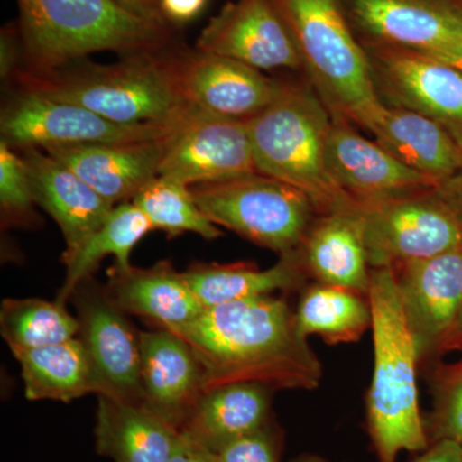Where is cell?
<instances>
[{
    "label": "cell",
    "mask_w": 462,
    "mask_h": 462,
    "mask_svg": "<svg viewBox=\"0 0 462 462\" xmlns=\"http://www.w3.org/2000/svg\"><path fill=\"white\" fill-rule=\"evenodd\" d=\"M193 349L205 392L231 383L273 391H315L324 369L297 327L296 312L278 296L209 307L173 331Z\"/></svg>",
    "instance_id": "1"
},
{
    "label": "cell",
    "mask_w": 462,
    "mask_h": 462,
    "mask_svg": "<svg viewBox=\"0 0 462 462\" xmlns=\"http://www.w3.org/2000/svg\"><path fill=\"white\" fill-rule=\"evenodd\" d=\"M374 369L366 397V424L379 462L430 446L419 403L415 340L404 318L393 267L372 269Z\"/></svg>",
    "instance_id": "2"
},
{
    "label": "cell",
    "mask_w": 462,
    "mask_h": 462,
    "mask_svg": "<svg viewBox=\"0 0 462 462\" xmlns=\"http://www.w3.org/2000/svg\"><path fill=\"white\" fill-rule=\"evenodd\" d=\"M331 114L315 90L285 85L272 106L247 121L257 172L306 194L319 216L358 215L361 206L328 169Z\"/></svg>",
    "instance_id": "3"
},
{
    "label": "cell",
    "mask_w": 462,
    "mask_h": 462,
    "mask_svg": "<svg viewBox=\"0 0 462 462\" xmlns=\"http://www.w3.org/2000/svg\"><path fill=\"white\" fill-rule=\"evenodd\" d=\"M296 42L303 69L329 109L366 127L379 111L369 58L340 0H273Z\"/></svg>",
    "instance_id": "4"
},
{
    "label": "cell",
    "mask_w": 462,
    "mask_h": 462,
    "mask_svg": "<svg viewBox=\"0 0 462 462\" xmlns=\"http://www.w3.org/2000/svg\"><path fill=\"white\" fill-rule=\"evenodd\" d=\"M26 53L51 69L97 51L142 53L162 39V23L118 0H17Z\"/></svg>",
    "instance_id": "5"
},
{
    "label": "cell",
    "mask_w": 462,
    "mask_h": 462,
    "mask_svg": "<svg viewBox=\"0 0 462 462\" xmlns=\"http://www.w3.org/2000/svg\"><path fill=\"white\" fill-rule=\"evenodd\" d=\"M30 89L123 125H178L194 111L182 96L175 65L143 54L117 65L36 79Z\"/></svg>",
    "instance_id": "6"
},
{
    "label": "cell",
    "mask_w": 462,
    "mask_h": 462,
    "mask_svg": "<svg viewBox=\"0 0 462 462\" xmlns=\"http://www.w3.org/2000/svg\"><path fill=\"white\" fill-rule=\"evenodd\" d=\"M189 188L216 226L234 231L281 257L300 248L319 216L303 191L260 172Z\"/></svg>",
    "instance_id": "7"
},
{
    "label": "cell",
    "mask_w": 462,
    "mask_h": 462,
    "mask_svg": "<svg viewBox=\"0 0 462 462\" xmlns=\"http://www.w3.org/2000/svg\"><path fill=\"white\" fill-rule=\"evenodd\" d=\"M372 269L397 267L462 247V221L434 189L361 206Z\"/></svg>",
    "instance_id": "8"
},
{
    "label": "cell",
    "mask_w": 462,
    "mask_h": 462,
    "mask_svg": "<svg viewBox=\"0 0 462 462\" xmlns=\"http://www.w3.org/2000/svg\"><path fill=\"white\" fill-rule=\"evenodd\" d=\"M180 124H117L83 106L29 89L3 111L0 130L11 147L44 149L158 141Z\"/></svg>",
    "instance_id": "9"
},
{
    "label": "cell",
    "mask_w": 462,
    "mask_h": 462,
    "mask_svg": "<svg viewBox=\"0 0 462 462\" xmlns=\"http://www.w3.org/2000/svg\"><path fill=\"white\" fill-rule=\"evenodd\" d=\"M363 45L380 102L428 116L462 145V69L418 51Z\"/></svg>",
    "instance_id": "10"
},
{
    "label": "cell",
    "mask_w": 462,
    "mask_h": 462,
    "mask_svg": "<svg viewBox=\"0 0 462 462\" xmlns=\"http://www.w3.org/2000/svg\"><path fill=\"white\" fill-rule=\"evenodd\" d=\"M69 300L78 311V337L90 360L97 396L143 404L141 331L93 278L79 284Z\"/></svg>",
    "instance_id": "11"
},
{
    "label": "cell",
    "mask_w": 462,
    "mask_h": 462,
    "mask_svg": "<svg viewBox=\"0 0 462 462\" xmlns=\"http://www.w3.org/2000/svg\"><path fill=\"white\" fill-rule=\"evenodd\" d=\"M361 42L430 54L446 62L462 58L460 0H340Z\"/></svg>",
    "instance_id": "12"
},
{
    "label": "cell",
    "mask_w": 462,
    "mask_h": 462,
    "mask_svg": "<svg viewBox=\"0 0 462 462\" xmlns=\"http://www.w3.org/2000/svg\"><path fill=\"white\" fill-rule=\"evenodd\" d=\"M257 172L247 123L193 112L167 138L160 175L188 187Z\"/></svg>",
    "instance_id": "13"
},
{
    "label": "cell",
    "mask_w": 462,
    "mask_h": 462,
    "mask_svg": "<svg viewBox=\"0 0 462 462\" xmlns=\"http://www.w3.org/2000/svg\"><path fill=\"white\" fill-rule=\"evenodd\" d=\"M420 363L442 352L462 305V247L393 267Z\"/></svg>",
    "instance_id": "14"
},
{
    "label": "cell",
    "mask_w": 462,
    "mask_h": 462,
    "mask_svg": "<svg viewBox=\"0 0 462 462\" xmlns=\"http://www.w3.org/2000/svg\"><path fill=\"white\" fill-rule=\"evenodd\" d=\"M197 47L254 69H303L296 42L273 0H234L209 20Z\"/></svg>",
    "instance_id": "15"
},
{
    "label": "cell",
    "mask_w": 462,
    "mask_h": 462,
    "mask_svg": "<svg viewBox=\"0 0 462 462\" xmlns=\"http://www.w3.org/2000/svg\"><path fill=\"white\" fill-rule=\"evenodd\" d=\"M327 160L331 178L358 205L382 202L434 189L436 181L410 169L378 142L356 132L355 125L331 116Z\"/></svg>",
    "instance_id": "16"
},
{
    "label": "cell",
    "mask_w": 462,
    "mask_h": 462,
    "mask_svg": "<svg viewBox=\"0 0 462 462\" xmlns=\"http://www.w3.org/2000/svg\"><path fill=\"white\" fill-rule=\"evenodd\" d=\"M175 69L191 108L243 123L272 106L284 88L254 67L203 51Z\"/></svg>",
    "instance_id": "17"
},
{
    "label": "cell",
    "mask_w": 462,
    "mask_h": 462,
    "mask_svg": "<svg viewBox=\"0 0 462 462\" xmlns=\"http://www.w3.org/2000/svg\"><path fill=\"white\" fill-rule=\"evenodd\" d=\"M143 406L181 430L205 393L203 373L193 349L162 328L141 331Z\"/></svg>",
    "instance_id": "18"
},
{
    "label": "cell",
    "mask_w": 462,
    "mask_h": 462,
    "mask_svg": "<svg viewBox=\"0 0 462 462\" xmlns=\"http://www.w3.org/2000/svg\"><path fill=\"white\" fill-rule=\"evenodd\" d=\"M25 153L33 199L62 231L65 251L60 260L66 266L105 223L116 205L47 152L27 148Z\"/></svg>",
    "instance_id": "19"
},
{
    "label": "cell",
    "mask_w": 462,
    "mask_h": 462,
    "mask_svg": "<svg viewBox=\"0 0 462 462\" xmlns=\"http://www.w3.org/2000/svg\"><path fill=\"white\" fill-rule=\"evenodd\" d=\"M167 138L125 144L63 145L42 151L116 205L133 199L160 175Z\"/></svg>",
    "instance_id": "20"
},
{
    "label": "cell",
    "mask_w": 462,
    "mask_h": 462,
    "mask_svg": "<svg viewBox=\"0 0 462 462\" xmlns=\"http://www.w3.org/2000/svg\"><path fill=\"white\" fill-rule=\"evenodd\" d=\"M106 289L125 314L139 316L170 331L187 327L205 310L171 261H160L145 269L114 266Z\"/></svg>",
    "instance_id": "21"
},
{
    "label": "cell",
    "mask_w": 462,
    "mask_h": 462,
    "mask_svg": "<svg viewBox=\"0 0 462 462\" xmlns=\"http://www.w3.org/2000/svg\"><path fill=\"white\" fill-rule=\"evenodd\" d=\"M365 130L397 160L438 185L462 167V145L457 139L419 112L383 105Z\"/></svg>",
    "instance_id": "22"
},
{
    "label": "cell",
    "mask_w": 462,
    "mask_h": 462,
    "mask_svg": "<svg viewBox=\"0 0 462 462\" xmlns=\"http://www.w3.org/2000/svg\"><path fill=\"white\" fill-rule=\"evenodd\" d=\"M273 389L257 383H231L199 398L181 433L216 451L272 422Z\"/></svg>",
    "instance_id": "23"
},
{
    "label": "cell",
    "mask_w": 462,
    "mask_h": 462,
    "mask_svg": "<svg viewBox=\"0 0 462 462\" xmlns=\"http://www.w3.org/2000/svg\"><path fill=\"white\" fill-rule=\"evenodd\" d=\"M300 254L316 282L369 293L372 266L358 215L318 216Z\"/></svg>",
    "instance_id": "24"
},
{
    "label": "cell",
    "mask_w": 462,
    "mask_h": 462,
    "mask_svg": "<svg viewBox=\"0 0 462 462\" xmlns=\"http://www.w3.org/2000/svg\"><path fill=\"white\" fill-rule=\"evenodd\" d=\"M179 434L143 404L98 396L97 452L114 462H169Z\"/></svg>",
    "instance_id": "25"
},
{
    "label": "cell",
    "mask_w": 462,
    "mask_h": 462,
    "mask_svg": "<svg viewBox=\"0 0 462 462\" xmlns=\"http://www.w3.org/2000/svg\"><path fill=\"white\" fill-rule=\"evenodd\" d=\"M182 273L205 309L303 288L309 276L300 249L282 256L269 269L247 263H197Z\"/></svg>",
    "instance_id": "26"
},
{
    "label": "cell",
    "mask_w": 462,
    "mask_h": 462,
    "mask_svg": "<svg viewBox=\"0 0 462 462\" xmlns=\"http://www.w3.org/2000/svg\"><path fill=\"white\" fill-rule=\"evenodd\" d=\"M14 356L20 364L29 401L69 403L87 394H97L90 360L79 337Z\"/></svg>",
    "instance_id": "27"
},
{
    "label": "cell",
    "mask_w": 462,
    "mask_h": 462,
    "mask_svg": "<svg viewBox=\"0 0 462 462\" xmlns=\"http://www.w3.org/2000/svg\"><path fill=\"white\" fill-rule=\"evenodd\" d=\"M298 329L329 345L354 343L372 329L369 298L351 289L316 282L303 291L296 311Z\"/></svg>",
    "instance_id": "28"
},
{
    "label": "cell",
    "mask_w": 462,
    "mask_h": 462,
    "mask_svg": "<svg viewBox=\"0 0 462 462\" xmlns=\"http://www.w3.org/2000/svg\"><path fill=\"white\" fill-rule=\"evenodd\" d=\"M152 230L148 218L133 202L115 206L105 223L66 264L65 282L56 300L67 305L78 285L93 278L106 257L114 256L115 266L121 269L132 266L133 249Z\"/></svg>",
    "instance_id": "29"
},
{
    "label": "cell",
    "mask_w": 462,
    "mask_h": 462,
    "mask_svg": "<svg viewBox=\"0 0 462 462\" xmlns=\"http://www.w3.org/2000/svg\"><path fill=\"white\" fill-rule=\"evenodd\" d=\"M80 325L60 300L7 298L0 306V334L12 355L74 339Z\"/></svg>",
    "instance_id": "30"
},
{
    "label": "cell",
    "mask_w": 462,
    "mask_h": 462,
    "mask_svg": "<svg viewBox=\"0 0 462 462\" xmlns=\"http://www.w3.org/2000/svg\"><path fill=\"white\" fill-rule=\"evenodd\" d=\"M132 202L145 215L153 230L165 231L171 236L194 233L208 240L223 236L197 205L190 188L171 178L158 175Z\"/></svg>",
    "instance_id": "31"
},
{
    "label": "cell",
    "mask_w": 462,
    "mask_h": 462,
    "mask_svg": "<svg viewBox=\"0 0 462 462\" xmlns=\"http://www.w3.org/2000/svg\"><path fill=\"white\" fill-rule=\"evenodd\" d=\"M436 392L427 424L430 443L447 439L462 446V361L437 372Z\"/></svg>",
    "instance_id": "32"
},
{
    "label": "cell",
    "mask_w": 462,
    "mask_h": 462,
    "mask_svg": "<svg viewBox=\"0 0 462 462\" xmlns=\"http://www.w3.org/2000/svg\"><path fill=\"white\" fill-rule=\"evenodd\" d=\"M36 205L32 179L25 158L12 151L11 145L0 144V206L3 218L12 223H25Z\"/></svg>",
    "instance_id": "33"
},
{
    "label": "cell",
    "mask_w": 462,
    "mask_h": 462,
    "mask_svg": "<svg viewBox=\"0 0 462 462\" xmlns=\"http://www.w3.org/2000/svg\"><path fill=\"white\" fill-rule=\"evenodd\" d=\"M282 447L281 430L272 421L256 433L233 440L209 454L215 462H281Z\"/></svg>",
    "instance_id": "34"
},
{
    "label": "cell",
    "mask_w": 462,
    "mask_h": 462,
    "mask_svg": "<svg viewBox=\"0 0 462 462\" xmlns=\"http://www.w3.org/2000/svg\"><path fill=\"white\" fill-rule=\"evenodd\" d=\"M169 462H215V460L208 449L199 446L180 431Z\"/></svg>",
    "instance_id": "35"
},
{
    "label": "cell",
    "mask_w": 462,
    "mask_h": 462,
    "mask_svg": "<svg viewBox=\"0 0 462 462\" xmlns=\"http://www.w3.org/2000/svg\"><path fill=\"white\" fill-rule=\"evenodd\" d=\"M412 462H462V446L452 440H437Z\"/></svg>",
    "instance_id": "36"
},
{
    "label": "cell",
    "mask_w": 462,
    "mask_h": 462,
    "mask_svg": "<svg viewBox=\"0 0 462 462\" xmlns=\"http://www.w3.org/2000/svg\"><path fill=\"white\" fill-rule=\"evenodd\" d=\"M206 0H160L161 12L175 21H189L199 14Z\"/></svg>",
    "instance_id": "37"
},
{
    "label": "cell",
    "mask_w": 462,
    "mask_h": 462,
    "mask_svg": "<svg viewBox=\"0 0 462 462\" xmlns=\"http://www.w3.org/2000/svg\"><path fill=\"white\" fill-rule=\"evenodd\" d=\"M437 191L462 221V167L448 180L438 185Z\"/></svg>",
    "instance_id": "38"
},
{
    "label": "cell",
    "mask_w": 462,
    "mask_h": 462,
    "mask_svg": "<svg viewBox=\"0 0 462 462\" xmlns=\"http://www.w3.org/2000/svg\"><path fill=\"white\" fill-rule=\"evenodd\" d=\"M118 2L142 16L161 21L160 0H118Z\"/></svg>",
    "instance_id": "39"
},
{
    "label": "cell",
    "mask_w": 462,
    "mask_h": 462,
    "mask_svg": "<svg viewBox=\"0 0 462 462\" xmlns=\"http://www.w3.org/2000/svg\"><path fill=\"white\" fill-rule=\"evenodd\" d=\"M449 351H462V305L454 329H452L451 334L447 338L440 354H446V352Z\"/></svg>",
    "instance_id": "40"
},
{
    "label": "cell",
    "mask_w": 462,
    "mask_h": 462,
    "mask_svg": "<svg viewBox=\"0 0 462 462\" xmlns=\"http://www.w3.org/2000/svg\"><path fill=\"white\" fill-rule=\"evenodd\" d=\"M291 462H331L328 458L322 457L320 455L316 454H302L297 456Z\"/></svg>",
    "instance_id": "41"
},
{
    "label": "cell",
    "mask_w": 462,
    "mask_h": 462,
    "mask_svg": "<svg viewBox=\"0 0 462 462\" xmlns=\"http://www.w3.org/2000/svg\"><path fill=\"white\" fill-rule=\"evenodd\" d=\"M451 65H454L456 67H458V69H462V58H458V60H452Z\"/></svg>",
    "instance_id": "42"
},
{
    "label": "cell",
    "mask_w": 462,
    "mask_h": 462,
    "mask_svg": "<svg viewBox=\"0 0 462 462\" xmlns=\"http://www.w3.org/2000/svg\"><path fill=\"white\" fill-rule=\"evenodd\" d=\"M460 2L462 3V0H460Z\"/></svg>",
    "instance_id": "43"
}]
</instances>
